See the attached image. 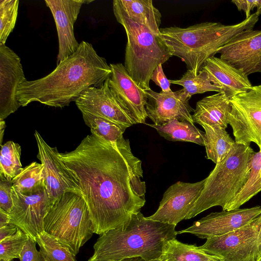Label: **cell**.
Segmentation results:
<instances>
[{
  "label": "cell",
  "mask_w": 261,
  "mask_h": 261,
  "mask_svg": "<svg viewBox=\"0 0 261 261\" xmlns=\"http://www.w3.org/2000/svg\"><path fill=\"white\" fill-rule=\"evenodd\" d=\"M59 155L77 180L94 233L122 225L144 206L142 162L128 139L122 136L112 143L91 133L75 149Z\"/></svg>",
  "instance_id": "6da1fadb"
},
{
  "label": "cell",
  "mask_w": 261,
  "mask_h": 261,
  "mask_svg": "<svg viewBox=\"0 0 261 261\" xmlns=\"http://www.w3.org/2000/svg\"><path fill=\"white\" fill-rule=\"evenodd\" d=\"M111 73L106 60L98 55L91 43L83 41L75 53L48 75L21 83L17 98L21 107L38 102L63 108L75 101L87 88L102 86Z\"/></svg>",
  "instance_id": "7a4b0ae2"
},
{
  "label": "cell",
  "mask_w": 261,
  "mask_h": 261,
  "mask_svg": "<svg viewBox=\"0 0 261 261\" xmlns=\"http://www.w3.org/2000/svg\"><path fill=\"white\" fill-rule=\"evenodd\" d=\"M176 225L148 219L140 211L122 225L100 235L88 261H121L140 257L159 258L168 241L177 236Z\"/></svg>",
  "instance_id": "3957f363"
},
{
  "label": "cell",
  "mask_w": 261,
  "mask_h": 261,
  "mask_svg": "<svg viewBox=\"0 0 261 261\" xmlns=\"http://www.w3.org/2000/svg\"><path fill=\"white\" fill-rule=\"evenodd\" d=\"M258 17L254 13L231 25L207 21L187 28H160L159 36L172 57L180 59L188 69L197 74L219 48L244 31L253 29Z\"/></svg>",
  "instance_id": "277c9868"
},
{
  "label": "cell",
  "mask_w": 261,
  "mask_h": 261,
  "mask_svg": "<svg viewBox=\"0 0 261 261\" xmlns=\"http://www.w3.org/2000/svg\"><path fill=\"white\" fill-rule=\"evenodd\" d=\"M255 153L250 145L235 143L227 156L205 178L204 188L185 220L214 206L223 209L248 181Z\"/></svg>",
  "instance_id": "5b68a950"
},
{
  "label": "cell",
  "mask_w": 261,
  "mask_h": 261,
  "mask_svg": "<svg viewBox=\"0 0 261 261\" xmlns=\"http://www.w3.org/2000/svg\"><path fill=\"white\" fill-rule=\"evenodd\" d=\"M113 10L117 21L123 27L127 36L124 66L139 87L149 90L153 71L172 56L159 36L120 12Z\"/></svg>",
  "instance_id": "8992f818"
},
{
  "label": "cell",
  "mask_w": 261,
  "mask_h": 261,
  "mask_svg": "<svg viewBox=\"0 0 261 261\" xmlns=\"http://www.w3.org/2000/svg\"><path fill=\"white\" fill-rule=\"evenodd\" d=\"M43 229L76 255L94 233L83 194L70 191L59 197L44 218Z\"/></svg>",
  "instance_id": "52a82bcc"
},
{
  "label": "cell",
  "mask_w": 261,
  "mask_h": 261,
  "mask_svg": "<svg viewBox=\"0 0 261 261\" xmlns=\"http://www.w3.org/2000/svg\"><path fill=\"white\" fill-rule=\"evenodd\" d=\"M228 124L237 143L256 144L261 151V84L230 99Z\"/></svg>",
  "instance_id": "ba28073f"
},
{
  "label": "cell",
  "mask_w": 261,
  "mask_h": 261,
  "mask_svg": "<svg viewBox=\"0 0 261 261\" xmlns=\"http://www.w3.org/2000/svg\"><path fill=\"white\" fill-rule=\"evenodd\" d=\"M260 223L261 215L240 229L207 239L199 247L222 261H256L259 252Z\"/></svg>",
  "instance_id": "9c48e42d"
},
{
  "label": "cell",
  "mask_w": 261,
  "mask_h": 261,
  "mask_svg": "<svg viewBox=\"0 0 261 261\" xmlns=\"http://www.w3.org/2000/svg\"><path fill=\"white\" fill-rule=\"evenodd\" d=\"M13 205L9 213V222L35 242L38 234L44 231L43 220L55 199L46 188L31 195H23L12 187Z\"/></svg>",
  "instance_id": "30bf717a"
},
{
  "label": "cell",
  "mask_w": 261,
  "mask_h": 261,
  "mask_svg": "<svg viewBox=\"0 0 261 261\" xmlns=\"http://www.w3.org/2000/svg\"><path fill=\"white\" fill-rule=\"evenodd\" d=\"M206 178L194 183L178 181L164 192L156 211L146 217L168 224L176 225L185 218L199 197Z\"/></svg>",
  "instance_id": "8fae6325"
},
{
  "label": "cell",
  "mask_w": 261,
  "mask_h": 261,
  "mask_svg": "<svg viewBox=\"0 0 261 261\" xmlns=\"http://www.w3.org/2000/svg\"><path fill=\"white\" fill-rule=\"evenodd\" d=\"M261 215V206L213 212L177 233H189L202 239L220 236L251 223Z\"/></svg>",
  "instance_id": "7c38bea8"
},
{
  "label": "cell",
  "mask_w": 261,
  "mask_h": 261,
  "mask_svg": "<svg viewBox=\"0 0 261 261\" xmlns=\"http://www.w3.org/2000/svg\"><path fill=\"white\" fill-rule=\"evenodd\" d=\"M75 102L82 113L99 116L127 127L137 124L111 89L109 78L100 87L87 88Z\"/></svg>",
  "instance_id": "4fadbf2b"
},
{
  "label": "cell",
  "mask_w": 261,
  "mask_h": 261,
  "mask_svg": "<svg viewBox=\"0 0 261 261\" xmlns=\"http://www.w3.org/2000/svg\"><path fill=\"white\" fill-rule=\"evenodd\" d=\"M34 136L38 148L37 157L44 166V184L49 196L56 200L67 192L82 193L77 180L60 159L57 148L49 146L38 131Z\"/></svg>",
  "instance_id": "5bb4252c"
},
{
  "label": "cell",
  "mask_w": 261,
  "mask_h": 261,
  "mask_svg": "<svg viewBox=\"0 0 261 261\" xmlns=\"http://www.w3.org/2000/svg\"><path fill=\"white\" fill-rule=\"evenodd\" d=\"M220 58L248 76L261 72V30L241 32L221 47Z\"/></svg>",
  "instance_id": "9a60e30c"
},
{
  "label": "cell",
  "mask_w": 261,
  "mask_h": 261,
  "mask_svg": "<svg viewBox=\"0 0 261 261\" xmlns=\"http://www.w3.org/2000/svg\"><path fill=\"white\" fill-rule=\"evenodd\" d=\"M25 80L20 57L5 44H0V121L21 107L17 91Z\"/></svg>",
  "instance_id": "2e32d148"
},
{
  "label": "cell",
  "mask_w": 261,
  "mask_h": 261,
  "mask_svg": "<svg viewBox=\"0 0 261 261\" xmlns=\"http://www.w3.org/2000/svg\"><path fill=\"white\" fill-rule=\"evenodd\" d=\"M93 1L45 0L54 18L59 41L57 65L75 53L80 43L75 38L74 24L82 6Z\"/></svg>",
  "instance_id": "e0dca14e"
},
{
  "label": "cell",
  "mask_w": 261,
  "mask_h": 261,
  "mask_svg": "<svg viewBox=\"0 0 261 261\" xmlns=\"http://www.w3.org/2000/svg\"><path fill=\"white\" fill-rule=\"evenodd\" d=\"M145 91L148 97L145 109L153 124L161 125L174 119L194 124L191 114L194 109L189 102L191 98L183 89L171 92L158 93L151 89Z\"/></svg>",
  "instance_id": "ac0fdd59"
},
{
  "label": "cell",
  "mask_w": 261,
  "mask_h": 261,
  "mask_svg": "<svg viewBox=\"0 0 261 261\" xmlns=\"http://www.w3.org/2000/svg\"><path fill=\"white\" fill-rule=\"evenodd\" d=\"M112 73L109 86L120 102L130 112L137 123H145L147 115L146 91L136 83L122 63L110 64Z\"/></svg>",
  "instance_id": "d6986e66"
},
{
  "label": "cell",
  "mask_w": 261,
  "mask_h": 261,
  "mask_svg": "<svg viewBox=\"0 0 261 261\" xmlns=\"http://www.w3.org/2000/svg\"><path fill=\"white\" fill-rule=\"evenodd\" d=\"M202 69L207 72L211 83L231 98L253 86L248 76L220 57L214 56L208 59Z\"/></svg>",
  "instance_id": "ffe728a7"
},
{
  "label": "cell",
  "mask_w": 261,
  "mask_h": 261,
  "mask_svg": "<svg viewBox=\"0 0 261 261\" xmlns=\"http://www.w3.org/2000/svg\"><path fill=\"white\" fill-rule=\"evenodd\" d=\"M230 98L223 92H218L198 101L192 115L194 123L226 128L230 111Z\"/></svg>",
  "instance_id": "44dd1931"
},
{
  "label": "cell",
  "mask_w": 261,
  "mask_h": 261,
  "mask_svg": "<svg viewBox=\"0 0 261 261\" xmlns=\"http://www.w3.org/2000/svg\"><path fill=\"white\" fill-rule=\"evenodd\" d=\"M113 9L159 35L162 14L151 0H114Z\"/></svg>",
  "instance_id": "7402d4cb"
},
{
  "label": "cell",
  "mask_w": 261,
  "mask_h": 261,
  "mask_svg": "<svg viewBox=\"0 0 261 261\" xmlns=\"http://www.w3.org/2000/svg\"><path fill=\"white\" fill-rule=\"evenodd\" d=\"M201 126L204 130L206 158L216 164L227 156L236 142L225 128L205 124Z\"/></svg>",
  "instance_id": "603a6c76"
},
{
  "label": "cell",
  "mask_w": 261,
  "mask_h": 261,
  "mask_svg": "<svg viewBox=\"0 0 261 261\" xmlns=\"http://www.w3.org/2000/svg\"><path fill=\"white\" fill-rule=\"evenodd\" d=\"M147 124L168 141L189 142L204 146V132L189 121L174 119L161 125Z\"/></svg>",
  "instance_id": "cb8c5ba5"
},
{
  "label": "cell",
  "mask_w": 261,
  "mask_h": 261,
  "mask_svg": "<svg viewBox=\"0 0 261 261\" xmlns=\"http://www.w3.org/2000/svg\"><path fill=\"white\" fill-rule=\"evenodd\" d=\"M159 259L162 261H211L220 259L216 256L206 253L195 244H185L176 238L166 242Z\"/></svg>",
  "instance_id": "d4e9b609"
},
{
  "label": "cell",
  "mask_w": 261,
  "mask_h": 261,
  "mask_svg": "<svg viewBox=\"0 0 261 261\" xmlns=\"http://www.w3.org/2000/svg\"><path fill=\"white\" fill-rule=\"evenodd\" d=\"M261 192V151L254 153L251 161V171L246 185L239 193L222 209L230 211L239 208Z\"/></svg>",
  "instance_id": "484cf974"
},
{
  "label": "cell",
  "mask_w": 261,
  "mask_h": 261,
  "mask_svg": "<svg viewBox=\"0 0 261 261\" xmlns=\"http://www.w3.org/2000/svg\"><path fill=\"white\" fill-rule=\"evenodd\" d=\"M12 187L23 195H31L45 188L44 166L36 162L23 168L12 180Z\"/></svg>",
  "instance_id": "4316f807"
},
{
  "label": "cell",
  "mask_w": 261,
  "mask_h": 261,
  "mask_svg": "<svg viewBox=\"0 0 261 261\" xmlns=\"http://www.w3.org/2000/svg\"><path fill=\"white\" fill-rule=\"evenodd\" d=\"M82 114L85 124L90 128L91 133L112 143H116L128 127L89 113Z\"/></svg>",
  "instance_id": "83f0119b"
},
{
  "label": "cell",
  "mask_w": 261,
  "mask_h": 261,
  "mask_svg": "<svg viewBox=\"0 0 261 261\" xmlns=\"http://www.w3.org/2000/svg\"><path fill=\"white\" fill-rule=\"evenodd\" d=\"M35 242L45 261H76V255L67 247L44 231L37 234Z\"/></svg>",
  "instance_id": "f1b7e54d"
},
{
  "label": "cell",
  "mask_w": 261,
  "mask_h": 261,
  "mask_svg": "<svg viewBox=\"0 0 261 261\" xmlns=\"http://www.w3.org/2000/svg\"><path fill=\"white\" fill-rule=\"evenodd\" d=\"M171 84L180 85L188 96L206 92H221V89L213 85L210 81L207 72L202 69L197 74L192 70L188 69L181 79L176 80H169Z\"/></svg>",
  "instance_id": "f546056e"
},
{
  "label": "cell",
  "mask_w": 261,
  "mask_h": 261,
  "mask_svg": "<svg viewBox=\"0 0 261 261\" xmlns=\"http://www.w3.org/2000/svg\"><path fill=\"white\" fill-rule=\"evenodd\" d=\"M21 146L12 141L1 145L0 176L12 180L22 170L20 162Z\"/></svg>",
  "instance_id": "4dcf8cb0"
},
{
  "label": "cell",
  "mask_w": 261,
  "mask_h": 261,
  "mask_svg": "<svg viewBox=\"0 0 261 261\" xmlns=\"http://www.w3.org/2000/svg\"><path fill=\"white\" fill-rule=\"evenodd\" d=\"M18 0H0V44L5 43L17 20Z\"/></svg>",
  "instance_id": "1f68e13d"
},
{
  "label": "cell",
  "mask_w": 261,
  "mask_h": 261,
  "mask_svg": "<svg viewBox=\"0 0 261 261\" xmlns=\"http://www.w3.org/2000/svg\"><path fill=\"white\" fill-rule=\"evenodd\" d=\"M30 237L18 228L13 236L0 242V260L11 261L19 258L25 243Z\"/></svg>",
  "instance_id": "d6a6232c"
},
{
  "label": "cell",
  "mask_w": 261,
  "mask_h": 261,
  "mask_svg": "<svg viewBox=\"0 0 261 261\" xmlns=\"http://www.w3.org/2000/svg\"><path fill=\"white\" fill-rule=\"evenodd\" d=\"M12 181L0 176V208L9 213L13 207Z\"/></svg>",
  "instance_id": "836d02e7"
},
{
  "label": "cell",
  "mask_w": 261,
  "mask_h": 261,
  "mask_svg": "<svg viewBox=\"0 0 261 261\" xmlns=\"http://www.w3.org/2000/svg\"><path fill=\"white\" fill-rule=\"evenodd\" d=\"M36 242L29 238L20 253L19 261H45L39 251L36 247Z\"/></svg>",
  "instance_id": "e575fe53"
},
{
  "label": "cell",
  "mask_w": 261,
  "mask_h": 261,
  "mask_svg": "<svg viewBox=\"0 0 261 261\" xmlns=\"http://www.w3.org/2000/svg\"><path fill=\"white\" fill-rule=\"evenodd\" d=\"M150 80L152 81L157 86H159L163 92H171L170 82L166 76L160 64L153 71Z\"/></svg>",
  "instance_id": "d590c367"
},
{
  "label": "cell",
  "mask_w": 261,
  "mask_h": 261,
  "mask_svg": "<svg viewBox=\"0 0 261 261\" xmlns=\"http://www.w3.org/2000/svg\"><path fill=\"white\" fill-rule=\"evenodd\" d=\"M18 229V227L11 223L0 227V242L14 235Z\"/></svg>",
  "instance_id": "8d00e7d4"
},
{
  "label": "cell",
  "mask_w": 261,
  "mask_h": 261,
  "mask_svg": "<svg viewBox=\"0 0 261 261\" xmlns=\"http://www.w3.org/2000/svg\"><path fill=\"white\" fill-rule=\"evenodd\" d=\"M248 3L251 10L256 7L257 10L255 13L258 16L261 15V0L248 1Z\"/></svg>",
  "instance_id": "74e56055"
},
{
  "label": "cell",
  "mask_w": 261,
  "mask_h": 261,
  "mask_svg": "<svg viewBox=\"0 0 261 261\" xmlns=\"http://www.w3.org/2000/svg\"><path fill=\"white\" fill-rule=\"evenodd\" d=\"M9 223H10L9 213L0 208V227L8 224Z\"/></svg>",
  "instance_id": "f35d334b"
},
{
  "label": "cell",
  "mask_w": 261,
  "mask_h": 261,
  "mask_svg": "<svg viewBox=\"0 0 261 261\" xmlns=\"http://www.w3.org/2000/svg\"><path fill=\"white\" fill-rule=\"evenodd\" d=\"M6 125H5V122L4 120L0 121V133H1V145H2V142L3 140V136L5 130Z\"/></svg>",
  "instance_id": "ab89813d"
},
{
  "label": "cell",
  "mask_w": 261,
  "mask_h": 261,
  "mask_svg": "<svg viewBox=\"0 0 261 261\" xmlns=\"http://www.w3.org/2000/svg\"><path fill=\"white\" fill-rule=\"evenodd\" d=\"M121 261H145L144 259L140 257L126 258Z\"/></svg>",
  "instance_id": "60d3db41"
},
{
  "label": "cell",
  "mask_w": 261,
  "mask_h": 261,
  "mask_svg": "<svg viewBox=\"0 0 261 261\" xmlns=\"http://www.w3.org/2000/svg\"><path fill=\"white\" fill-rule=\"evenodd\" d=\"M259 252L258 257L261 256V223L259 227Z\"/></svg>",
  "instance_id": "b9f144b4"
},
{
  "label": "cell",
  "mask_w": 261,
  "mask_h": 261,
  "mask_svg": "<svg viewBox=\"0 0 261 261\" xmlns=\"http://www.w3.org/2000/svg\"><path fill=\"white\" fill-rule=\"evenodd\" d=\"M150 261H162V260H161L159 258H155V259H153Z\"/></svg>",
  "instance_id": "7bdbcfd3"
},
{
  "label": "cell",
  "mask_w": 261,
  "mask_h": 261,
  "mask_svg": "<svg viewBox=\"0 0 261 261\" xmlns=\"http://www.w3.org/2000/svg\"><path fill=\"white\" fill-rule=\"evenodd\" d=\"M256 261H261V256L259 257Z\"/></svg>",
  "instance_id": "ee69618b"
},
{
  "label": "cell",
  "mask_w": 261,
  "mask_h": 261,
  "mask_svg": "<svg viewBox=\"0 0 261 261\" xmlns=\"http://www.w3.org/2000/svg\"><path fill=\"white\" fill-rule=\"evenodd\" d=\"M211 261H222V260L219 259V260H211Z\"/></svg>",
  "instance_id": "f6af8a7d"
},
{
  "label": "cell",
  "mask_w": 261,
  "mask_h": 261,
  "mask_svg": "<svg viewBox=\"0 0 261 261\" xmlns=\"http://www.w3.org/2000/svg\"><path fill=\"white\" fill-rule=\"evenodd\" d=\"M0 261H1V260H0ZM11 261H14V260H11Z\"/></svg>",
  "instance_id": "bcb514c9"
}]
</instances>
